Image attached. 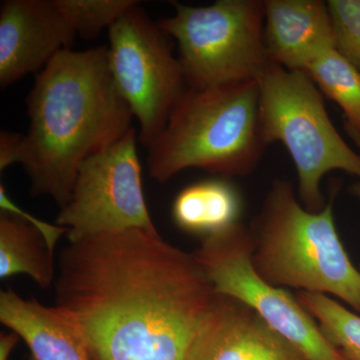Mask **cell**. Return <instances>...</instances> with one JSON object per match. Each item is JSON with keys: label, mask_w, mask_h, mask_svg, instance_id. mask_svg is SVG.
Returning <instances> with one entry per match:
<instances>
[{"label": "cell", "mask_w": 360, "mask_h": 360, "mask_svg": "<svg viewBox=\"0 0 360 360\" xmlns=\"http://www.w3.org/2000/svg\"><path fill=\"white\" fill-rule=\"evenodd\" d=\"M54 285L92 360H188L217 295L193 253L139 229L68 243Z\"/></svg>", "instance_id": "1"}, {"label": "cell", "mask_w": 360, "mask_h": 360, "mask_svg": "<svg viewBox=\"0 0 360 360\" xmlns=\"http://www.w3.org/2000/svg\"><path fill=\"white\" fill-rule=\"evenodd\" d=\"M20 165L30 193L63 208L85 160L122 139L134 116L116 89L108 46L65 49L35 75Z\"/></svg>", "instance_id": "2"}, {"label": "cell", "mask_w": 360, "mask_h": 360, "mask_svg": "<svg viewBox=\"0 0 360 360\" xmlns=\"http://www.w3.org/2000/svg\"><path fill=\"white\" fill-rule=\"evenodd\" d=\"M265 146L258 82L187 86L165 129L148 146L146 165L161 184L187 168L229 179L252 172Z\"/></svg>", "instance_id": "3"}, {"label": "cell", "mask_w": 360, "mask_h": 360, "mask_svg": "<svg viewBox=\"0 0 360 360\" xmlns=\"http://www.w3.org/2000/svg\"><path fill=\"white\" fill-rule=\"evenodd\" d=\"M333 196L309 212L290 182L276 180L250 229L252 262L274 285L335 295L360 314V270L336 231Z\"/></svg>", "instance_id": "4"}, {"label": "cell", "mask_w": 360, "mask_h": 360, "mask_svg": "<svg viewBox=\"0 0 360 360\" xmlns=\"http://www.w3.org/2000/svg\"><path fill=\"white\" fill-rule=\"evenodd\" d=\"M259 120L265 146L279 141L292 158L302 205L312 212L326 206L322 177L340 169L360 179V155L338 134L321 89L305 71L271 61L258 79Z\"/></svg>", "instance_id": "5"}, {"label": "cell", "mask_w": 360, "mask_h": 360, "mask_svg": "<svg viewBox=\"0 0 360 360\" xmlns=\"http://www.w3.org/2000/svg\"><path fill=\"white\" fill-rule=\"evenodd\" d=\"M172 4L174 15L158 23L176 41L189 87L258 82L271 63L264 41V1L219 0L203 7Z\"/></svg>", "instance_id": "6"}, {"label": "cell", "mask_w": 360, "mask_h": 360, "mask_svg": "<svg viewBox=\"0 0 360 360\" xmlns=\"http://www.w3.org/2000/svg\"><path fill=\"white\" fill-rule=\"evenodd\" d=\"M250 229L238 224L201 239L193 252L217 295L250 307L307 360H348L321 333L296 296L269 283L252 262Z\"/></svg>", "instance_id": "7"}, {"label": "cell", "mask_w": 360, "mask_h": 360, "mask_svg": "<svg viewBox=\"0 0 360 360\" xmlns=\"http://www.w3.org/2000/svg\"><path fill=\"white\" fill-rule=\"evenodd\" d=\"M167 37L139 2L108 30L111 75L139 123V141L146 148L165 129L187 89Z\"/></svg>", "instance_id": "8"}, {"label": "cell", "mask_w": 360, "mask_h": 360, "mask_svg": "<svg viewBox=\"0 0 360 360\" xmlns=\"http://www.w3.org/2000/svg\"><path fill=\"white\" fill-rule=\"evenodd\" d=\"M137 141L132 127L82 163L70 200L56 217L68 243L132 229L158 233L144 198Z\"/></svg>", "instance_id": "9"}, {"label": "cell", "mask_w": 360, "mask_h": 360, "mask_svg": "<svg viewBox=\"0 0 360 360\" xmlns=\"http://www.w3.org/2000/svg\"><path fill=\"white\" fill-rule=\"evenodd\" d=\"M77 37L56 0H6L0 6V86L37 75Z\"/></svg>", "instance_id": "10"}, {"label": "cell", "mask_w": 360, "mask_h": 360, "mask_svg": "<svg viewBox=\"0 0 360 360\" xmlns=\"http://www.w3.org/2000/svg\"><path fill=\"white\" fill-rule=\"evenodd\" d=\"M188 360H307L252 309L217 295Z\"/></svg>", "instance_id": "11"}, {"label": "cell", "mask_w": 360, "mask_h": 360, "mask_svg": "<svg viewBox=\"0 0 360 360\" xmlns=\"http://www.w3.org/2000/svg\"><path fill=\"white\" fill-rule=\"evenodd\" d=\"M264 14L267 53L284 68L305 71L319 54L335 47L328 2L266 0Z\"/></svg>", "instance_id": "12"}, {"label": "cell", "mask_w": 360, "mask_h": 360, "mask_svg": "<svg viewBox=\"0 0 360 360\" xmlns=\"http://www.w3.org/2000/svg\"><path fill=\"white\" fill-rule=\"evenodd\" d=\"M0 321L27 345L34 360H92L84 341L54 307L0 292Z\"/></svg>", "instance_id": "13"}, {"label": "cell", "mask_w": 360, "mask_h": 360, "mask_svg": "<svg viewBox=\"0 0 360 360\" xmlns=\"http://www.w3.org/2000/svg\"><path fill=\"white\" fill-rule=\"evenodd\" d=\"M243 206L238 189L217 177L182 189L172 205V219L181 231L203 238L240 224Z\"/></svg>", "instance_id": "14"}, {"label": "cell", "mask_w": 360, "mask_h": 360, "mask_svg": "<svg viewBox=\"0 0 360 360\" xmlns=\"http://www.w3.org/2000/svg\"><path fill=\"white\" fill-rule=\"evenodd\" d=\"M25 274L46 290L56 283L54 250L34 225L13 213L0 214V278Z\"/></svg>", "instance_id": "15"}, {"label": "cell", "mask_w": 360, "mask_h": 360, "mask_svg": "<svg viewBox=\"0 0 360 360\" xmlns=\"http://www.w3.org/2000/svg\"><path fill=\"white\" fill-rule=\"evenodd\" d=\"M305 72L345 112V125L360 134V73L336 47L315 58Z\"/></svg>", "instance_id": "16"}, {"label": "cell", "mask_w": 360, "mask_h": 360, "mask_svg": "<svg viewBox=\"0 0 360 360\" xmlns=\"http://www.w3.org/2000/svg\"><path fill=\"white\" fill-rule=\"evenodd\" d=\"M326 336L348 360H360V315L330 296L298 291L295 295Z\"/></svg>", "instance_id": "17"}, {"label": "cell", "mask_w": 360, "mask_h": 360, "mask_svg": "<svg viewBox=\"0 0 360 360\" xmlns=\"http://www.w3.org/2000/svg\"><path fill=\"white\" fill-rule=\"evenodd\" d=\"M77 37L94 39L139 1L134 0H56Z\"/></svg>", "instance_id": "18"}, {"label": "cell", "mask_w": 360, "mask_h": 360, "mask_svg": "<svg viewBox=\"0 0 360 360\" xmlns=\"http://www.w3.org/2000/svg\"><path fill=\"white\" fill-rule=\"evenodd\" d=\"M338 52L360 73V0H329Z\"/></svg>", "instance_id": "19"}, {"label": "cell", "mask_w": 360, "mask_h": 360, "mask_svg": "<svg viewBox=\"0 0 360 360\" xmlns=\"http://www.w3.org/2000/svg\"><path fill=\"white\" fill-rule=\"evenodd\" d=\"M0 208L1 212H6L13 213V214L18 215V217H22L26 221L30 222L32 225H34L39 231L41 232L42 236H44L45 240H46L47 245L52 250H56V245H58L59 239L63 238V236H66L68 231L65 227L59 226L58 224H51L49 222L42 221L37 217H33L20 206L16 205L15 202L11 198L6 187L0 186Z\"/></svg>", "instance_id": "20"}, {"label": "cell", "mask_w": 360, "mask_h": 360, "mask_svg": "<svg viewBox=\"0 0 360 360\" xmlns=\"http://www.w3.org/2000/svg\"><path fill=\"white\" fill-rule=\"evenodd\" d=\"M25 134L1 131L0 134V170L20 163L22 158Z\"/></svg>", "instance_id": "21"}, {"label": "cell", "mask_w": 360, "mask_h": 360, "mask_svg": "<svg viewBox=\"0 0 360 360\" xmlns=\"http://www.w3.org/2000/svg\"><path fill=\"white\" fill-rule=\"evenodd\" d=\"M20 336L11 331L8 335L0 336V360H8Z\"/></svg>", "instance_id": "22"}, {"label": "cell", "mask_w": 360, "mask_h": 360, "mask_svg": "<svg viewBox=\"0 0 360 360\" xmlns=\"http://www.w3.org/2000/svg\"><path fill=\"white\" fill-rule=\"evenodd\" d=\"M345 129H347L348 135L352 137V141H354V143L356 144L360 149V134L359 132L355 131L354 129H350V127H347V125H345ZM354 193H355V195L360 198V182L354 187Z\"/></svg>", "instance_id": "23"}, {"label": "cell", "mask_w": 360, "mask_h": 360, "mask_svg": "<svg viewBox=\"0 0 360 360\" xmlns=\"http://www.w3.org/2000/svg\"><path fill=\"white\" fill-rule=\"evenodd\" d=\"M30 360H34V359H30Z\"/></svg>", "instance_id": "24"}]
</instances>
